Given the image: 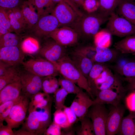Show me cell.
I'll list each match as a JSON object with an SVG mask.
<instances>
[{
	"instance_id": "30",
	"label": "cell",
	"mask_w": 135,
	"mask_h": 135,
	"mask_svg": "<svg viewBox=\"0 0 135 135\" xmlns=\"http://www.w3.org/2000/svg\"><path fill=\"white\" fill-rule=\"evenodd\" d=\"M120 0H99L100 6L98 12L109 17L115 10Z\"/></svg>"
},
{
	"instance_id": "39",
	"label": "cell",
	"mask_w": 135,
	"mask_h": 135,
	"mask_svg": "<svg viewBox=\"0 0 135 135\" xmlns=\"http://www.w3.org/2000/svg\"><path fill=\"white\" fill-rule=\"evenodd\" d=\"M19 97L15 100L8 101L0 104V124H3L5 119L9 114L12 107Z\"/></svg>"
},
{
	"instance_id": "21",
	"label": "cell",
	"mask_w": 135,
	"mask_h": 135,
	"mask_svg": "<svg viewBox=\"0 0 135 135\" xmlns=\"http://www.w3.org/2000/svg\"><path fill=\"white\" fill-rule=\"evenodd\" d=\"M12 27L17 34L26 27V22L20 7L7 10Z\"/></svg>"
},
{
	"instance_id": "44",
	"label": "cell",
	"mask_w": 135,
	"mask_h": 135,
	"mask_svg": "<svg viewBox=\"0 0 135 135\" xmlns=\"http://www.w3.org/2000/svg\"><path fill=\"white\" fill-rule=\"evenodd\" d=\"M75 51L82 54L92 61L96 52L95 46H88L80 48L76 50Z\"/></svg>"
},
{
	"instance_id": "27",
	"label": "cell",
	"mask_w": 135,
	"mask_h": 135,
	"mask_svg": "<svg viewBox=\"0 0 135 135\" xmlns=\"http://www.w3.org/2000/svg\"><path fill=\"white\" fill-rule=\"evenodd\" d=\"M20 72L13 66L5 74L0 76V90L6 85L19 80Z\"/></svg>"
},
{
	"instance_id": "11",
	"label": "cell",
	"mask_w": 135,
	"mask_h": 135,
	"mask_svg": "<svg viewBox=\"0 0 135 135\" xmlns=\"http://www.w3.org/2000/svg\"><path fill=\"white\" fill-rule=\"evenodd\" d=\"M110 108L106 124V135L117 134L126 110V107L120 103Z\"/></svg>"
},
{
	"instance_id": "25",
	"label": "cell",
	"mask_w": 135,
	"mask_h": 135,
	"mask_svg": "<svg viewBox=\"0 0 135 135\" xmlns=\"http://www.w3.org/2000/svg\"><path fill=\"white\" fill-rule=\"evenodd\" d=\"M51 97H50L48 94L39 92L31 98L28 110V112L34 110L37 108H42L46 106L49 103Z\"/></svg>"
},
{
	"instance_id": "17",
	"label": "cell",
	"mask_w": 135,
	"mask_h": 135,
	"mask_svg": "<svg viewBox=\"0 0 135 135\" xmlns=\"http://www.w3.org/2000/svg\"><path fill=\"white\" fill-rule=\"evenodd\" d=\"M116 9L117 14L127 20L135 26L134 0H120Z\"/></svg>"
},
{
	"instance_id": "53",
	"label": "cell",
	"mask_w": 135,
	"mask_h": 135,
	"mask_svg": "<svg viewBox=\"0 0 135 135\" xmlns=\"http://www.w3.org/2000/svg\"><path fill=\"white\" fill-rule=\"evenodd\" d=\"M14 132V135H34L32 132L21 129Z\"/></svg>"
},
{
	"instance_id": "16",
	"label": "cell",
	"mask_w": 135,
	"mask_h": 135,
	"mask_svg": "<svg viewBox=\"0 0 135 135\" xmlns=\"http://www.w3.org/2000/svg\"><path fill=\"white\" fill-rule=\"evenodd\" d=\"M21 94V86L19 79L8 84L0 90V104L15 100Z\"/></svg>"
},
{
	"instance_id": "55",
	"label": "cell",
	"mask_w": 135,
	"mask_h": 135,
	"mask_svg": "<svg viewBox=\"0 0 135 135\" xmlns=\"http://www.w3.org/2000/svg\"><path fill=\"white\" fill-rule=\"evenodd\" d=\"M9 32L8 30L0 26V36Z\"/></svg>"
},
{
	"instance_id": "54",
	"label": "cell",
	"mask_w": 135,
	"mask_h": 135,
	"mask_svg": "<svg viewBox=\"0 0 135 135\" xmlns=\"http://www.w3.org/2000/svg\"><path fill=\"white\" fill-rule=\"evenodd\" d=\"M126 80L129 83V88L132 90H135V78L128 79Z\"/></svg>"
},
{
	"instance_id": "47",
	"label": "cell",
	"mask_w": 135,
	"mask_h": 135,
	"mask_svg": "<svg viewBox=\"0 0 135 135\" xmlns=\"http://www.w3.org/2000/svg\"><path fill=\"white\" fill-rule=\"evenodd\" d=\"M62 110L66 114L69 122L72 125L78 120V117L75 112L69 107L64 106Z\"/></svg>"
},
{
	"instance_id": "32",
	"label": "cell",
	"mask_w": 135,
	"mask_h": 135,
	"mask_svg": "<svg viewBox=\"0 0 135 135\" xmlns=\"http://www.w3.org/2000/svg\"><path fill=\"white\" fill-rule=\"evenodd\" d=\"M59 86L58 80L55 76H48L42 79V89L44 92L48 94L54 93Z\"/></svg>"
},
{
	"instance_id": "19",
	"label": "cell",
	"mask_w": 135,
	"mask_h": 135,
	"mask_svg": "<svg viewBox=\"0 0 135 135\" xmlns=\"http://www.w3.org/2000/svg\"><path fill=\"white\" fill-rule=\"evenodd\" d=\"M70 58L77 68L87 79L89 74L94 63V62L75 51L71 53Z\"/></svg>"
},
{
	"instance_id": "23",
	"label": "cell",
	"mask_w": 135,
	"mask_h": 135,
	"mask_svg": "<svg viewBox=\"0 0 135 135\" xmlns=\"http://www.w3.org/2000/svg\"><path fill=\"white\" fill-rule=\"evenodd\" d=\"M120 135H135V112H130L123 117L117 134Z\"/></svg>"
},
{
	"instance_id": "2",
	"label": "cell",
	"mask_w": 135,
	"mask_h": 135,
	"mask_svg": "<svg viewBox=\"0 0 135 135\" xmlns=\"http://www.w3.org/2000/svg\"><path fill=\"white\" fill-rule=\"evenodd\" d=\"M59 72L64 77L77 84L80 88L85 90L93 98L88 80L77 68L70 57L65 56L57 62Z\"/></svg>"
},
{
	"instance_id": "9",
	"label": "cell",
	"mask_w": 135,
	"mask_h": 135,
	"mask_svg": "<svg viewBox=\"0 0 135 135\" xmlns=\"http://www.w3.org/2000/svg\"><path fill=\"white\" fill-rule=\"evenodd\" d=\"M42 77L26 70L20 72L22 94L31 99L42 89Z\"/></svg>"
},
{
	"instance_id": "43",
	"label": "cell",
	"mask_w": 135,
	"mask_h": 135,
	"mask_svg": "<svg viewBox=\"0 0 135 135\" xmlns=\"http://www.w3.org/2000/svg\"><path fill=\"white\" fill-rule=\"evenodd\" d=\"M6 10L0 8V26L10 32H14L11 25L8 14Z\"/></svg>"
},
{
	"instance_id": "33",
	"label": "cell",
	"mask_w": 135,
	"mask_h": 135,
	"mask_svg": "<svg viewBox=\"0 0 135 135\" xmlns=\"http://www.w3.org/2000/svg\"><path fill=\"white\" fill-rule=\"evenodd\" d=\"M20 40L17 34L8 32L0 36V48L20 46Z\"/></svg>"
},
{
	"instance_id": "20",
	"label": "cell",
	"mask_w": 135,
	"mask_h": 135,
	"mask_svg": "<svg viewBox=\"0 0 135 135\" xmlns=\"http://www.w3.org/2000/svg\"><path fill=\"white\" fill-rule=\"evenodd\" d=\"M95 46L96 54L93 60L94 63H103L115 60L120 54L115 48L108 47Z\"/></svg>"
},
{
	"instance_id": "48",
	"label": "cell",
	"mask_w": 135,
	"mask_h": 135,
	"mask_svg": "<svg viewBox=\"0 0 135 135\" xmlns=\"http://www.w3.org/2000/svg\"><path fill=\"white\" fill-rule=\"evenodd\" d=\"M120 56V54L116 60V63L114 67L115 70L118 73L124 65L130 61L126 58Z\"/></svg>"
},
{
	"instance_id": "49",
	"label": "cell",
	"mask_w": 135,
	"mask_h": 135,
	"mask_svg": "<svg viewBox=\"0 0 135 135\" xmlns=\"http://www.w3.org/2000/svg\"><path fill=\"white\" fill-rule=\"evenodd\" d=\"M110 70L106 68L96 79L94 82L96 88L98 92V87L106 80L108 73Z\"/></svg>"
},
{
	"instance_id": "34",
	"label": "cell",
	"mask_w": 135,
	"mask_h": 135,
	"mask_svg": "<svg viewBox=\"0 0 135 135\" xmlns=\"http://www.w3.org/2000/svg\"><path fill=\"white\" fill-rule=\"evenodd\" d=\"M81 126L77 133L78 135H95L94 128L92 122L88 117L86 116L79 119Z\"/></svg>"
},
{
	"instance_id": "37",
	"label": "cell",
	"mask_w": 135,
	"mask_h": 135,
	"mask_svg": "<svg viewBox=\"0 0 135 135\" xmlns=\"http://www.w3.org/2000/svg\"><path fill=\"white\" fill-rule=\"evenodd\" d=\"M59 85L61 87L65 89L69 94H76L78 93L81 88L71 80L63 77L58 80Z\"/></svg>"
},
{
	"instance_id": "40",
	"label": "cell",
	"mask_w": 135,
	"mask_h": 135,
	"mask_svg": "<svg viewBox=\"0 0 135 135\" xmlns=\"http://www.w3.org/2000/svg\"><path fill=\"white\" fill-rule=\"evenodd\" d=\"M118 73L125 77V80L135 78V61L130 60L128 62Z\"/></svg>"
},
{
	"instance_id": "29",
	"label": "cell",
	"mask_w": 135,
	"mask_h": 135,
	"mask_svg": "<svg viewBox=\"0 0 135 135\" xmlns=\"http://www.w3.org/2000/svg\"><path fill=\"white\" fill-rule=\"evenodd\" d=\"M36 8L39 16L52 13L56 4L52 0H31Z\"/></svg>"
},
{
	"instance_id": "12",
	"label": "cell",
	"mask_w": 135,
	"mask_h": 135,
	"mask_svg": "<svg viewBox=\"0 0 135 135\" xmlns=\"http://www.w3.org/2000/svg\"><path fill=\"white\" fill-rule=\"evenodd\" d=\"M38 52L44 58L54 62H57L66 56L65 50L64 46L53 40L43 44Z\"/></svg>"
},
{
	"instance_id": "7",
	"label": "cell",
	"mask_w": 135,
	"mask_h": 135,
	"mask_svg": "<svg viewBox=\"0 0 135 135\" xmlns=\"http://www.w3.org/2000/svg\"><path fill=\"white\" fill-rule=\"evenodd\" d=\"M109 112L104 104H94L88 109L86 116L91 120L95 135H106V124Z\"/></svg>"
},
{
	"instance_id": "13",
	"label": "cell",
	"mask_w": 135,
	"mask_h": 135,
	"mask_svg": "<svg viewBox=\"0 0 135 135\" xmlns=\"http://www.w3.org/2000/svg\"><path fill=\"white\" fill-rule=\"evenodd\" d=\"M78 34L74 29L62 26L57 28L48 36L60 44L64 46L76 43L78 40Z\"/></svg>"
},
{
	"instance_id": "24",
	"label": "cell",
	"mask_w": 135,
	"mask_h": 135,
	"mask_svg": "<svg viewBox=\"0 0 135 135\" xmlns=\"http://www.w3.org/2000/svg\"><path fill=\"white\" fill-rule=\"evenodd\" d=\"M82 89L76 94L78 102V108L76 115L79 119L86 116L88 109L93 104V100H91Z\"/></svg>"
},
{
	"instance_id": "56",
	"label": "cell",
	"mask_w": 135,
	"mask_h": 135,
	"mask_svg": "<svg viewBox=\"0 0 135 135\" xmlns=\"http://www.w3.org/2000/svg\"><path fill=\"white\" fill-rule=\"evenodd\" d=\"M72 1L78 6H82L84 0H72Z\"/></svg>"
},
{
	"instance_id": "22",
	"label": "cell",
	"mask_w": 135,
	"mask_h": 135,
	"mask_svg": "<svg viewBox=\"0 0 135 135\" xmlns=\"http://www.w3.org/2000/svg\"><path fill=\"white\" fill-rule=\"evenodd\" d=\"M114 46L121 54L135 55V35L125 37L116 42Z\"/></svg>"
},
{
	"instance_id": "10",
	"label": "cell",
	"mask_w": 135,
	"mask_h": 135,
	"mask_svg": "<svg viewBox=\"0 0 135 135\" xmlns=\"http://www.w3.org/2000/svg\"><path fill=\"white\" fill-rule=\"evenodd\" d=\"M60 27L57 19L51 13L40 16L36 23L30 29L35 35L41 37L49 36L51 33Z\"/></svg>"
},
{
	"instance_id": "51",
	"label": "cell",
	"mask_w": 135,
	"mask_h": 135,
	"mask_svg": "<svg viewBox=\"0 0 135 135\" xmlns=\"http://www.w3.org/2000/svg\"><path fill=\"white\" fill-rule=\"evenodd\" d=\"M10 126L0 124V135H14V132Z\"/></svg>"
},
{
	"instance_id": "8",
	"label": "cell",
	"mask_w": 135,
	"mask_h": 135,
	"mask_svg": "<svg viewBox=\"0 0 135 135\" xmlns=\"http://www.w3.org/2000/svg\"><path fill=\"white\" fill-rule=\"evenodd\" d=\"M52 13L57 19L60 27L73 29L80 17L70 6L63 2L56 4Z\"/></svg>"
},
{
	"instance_id": "3",
	"label": "cell",
	"mask_w": 135,
	"mask_h": 135,
	"mask_svg": "<svg viewBox=\"0 0 135 135\" xmlns=\"http://www.w3.org/2000/svg\"><path fill=\"white\" fill-rule=\"evenodd\" d=\"M87 13L80 17L74 29L78 34L90 38L94 37L101 26L108 21L109 17L98 12Z\"/></svg>"
},
{
	"instance_id": "57",
	"label": "cell",
	"mask_w": 135,
	"mask_h": 135,
	"mask_svg": "<svg viewBox=\"0 0 135 135\" xmlns=\"http://www.w3.org/2000/svg\"><path fill=\"white\" fill-rule=\"evenodd\" d=\"M135 1V0H134Z\"/></svg>"
},
{
	"instance_id": "14",
	"label": "cell",
	"mask_w": 135,
	"mask_h": 135,
	"mask_svg": "<svg viewBox=\"0 0 135 135\" xmlns=\"http://www.w3.org/2000/svg\"><path fill=\"white\" fill-rule=\"evenodd\" d=\"M125 91L115 88L100 90L93 100V104H109L116 106L120 103Z\"/></svg>"
},
{
	"instance_id": "58",
	"label": "cell",
	"mask_w": 135,
	"mask_h": 135,
	"mask_svg": "<svg viewBox=\"0 0 135 135\" xmlns=\"http://www.w3.org/2000/svg\"></svg>"
},
{
	"instance_id": "1",
	"label": "cell",
	"mask_w": 135,
	"mask_h": 135,
	"mask_svg": "<svg viewBox=\"0 0 135 135\" xmlns=\"http://www.w3.org/2000/svg\"><path fill=\"white\" fill-rule=\"evenodd\" d=\"M52 98L45 107L36 109L29 112L28 115L23 124L21 129L32 133L34 135L43 134L52 123L51 109Z\"/></svg>"
},
{
	"instance_id": "45",
	"label": "cell",
	"mask_w": 135,
	"mask_h": 135,
	"mask_svg": "<svg viewBox=\"0 0 135 135\" xmlns=\"http://www.w3.org/2000/svg\"><path fill=\"white\" fill-rule=\"evenodd\" d=\"M125 102L126 107L130 112H135V90H132L126 96Z\"/></svg>"
},
{
	"instance_id": "28",
	"label": "cell",
	"mask_w": 135,
	"mask_h": 135,
	"mask_svg": "<svg viewBox=\"0 0 135 135\" xmlns=\"http://www.w3.org/2000/svg\"><path fill=\"white\" fill-rule=\"evenodd\" d=\"M114 88L125 90L120 80L116 76L113 74L110 70L106 80L98 87V90L99 92L104 89Z\"/></svg>"
},
{
	"instance_id": "18",
	"label": "cell",
	"mask_w": 135,
	"mask_h": 135,
	"mask_svg": "<svg viewBox=\"0 0 135 135\" xmlns=\"http://www.w3.org/2000/svg\"><path fill=\"white\" fill-rule=\"evenodd\" d=\"M20 8L26 27L30 29L36 23L39 17L36 8L31 0L24 1Z\"/></svg>"
},
{
	"instance_id": "6",
	"label": "cell",
	"mask_w": 135,
	"mask_h": 135,
	"mask_svg": "<svg viewBox=\"0 0 135 135\" xmlns=\"http://www.w3.org/2000/svg\"><path fill=\"white\" fill-rule=\"evenodd\" d=\"M29 98L21 94L4 121L12 128L18 127L26 120L30 102Z\"/></svg>"
},
{
	"instance_id": "41",
	"label": "cell",
	"mask_w": 135,
	"mask_h": 135,
	"mask_svg": "<svg viewBox=\"0 0 135 135\" xmlns=\"http://www.w3.org/2000/svg\"><path fill=\"white\" fill-rule=\"evenodd\" d=\"M24 0H0V8L6 10L21 7Z\"/></svg>"
},
{
	"instance_id": "4",
	"label": "cell",
	"mask_w": 135,
	"mask_h": 135,
	"mask_svg": "<svg viewBox=\"0 0 135 135\" xmlns=\"http://www.w3.org/2000/svg\"><path fill=\"white\" fill-rule=\"evenodd\" d=\"M22 64L25 70L42 77L55 76L60 73L57 62H53L44 58L30 59L23 62Z\"/></svg>"
},
{
	"instance_id": "38",
	"label": "cell",
	"mask_w": 135,
	"mask_h": 135,
	"mask_svg": "<svg viewBox=\"0 0 135 135\" xmlns=\"http://www.w3.org/2000/svg\"><path fill=\"white\" fill-rule=\"evenodd\" d=\"M54 93L55 108L56 110L62 109L64 106L66 97L69 93L62 87L58 88Z\"/></svg>"
},
{
	"instance_id": "46",
	"label": "cell",
	"mask_w": 135,
	"mask_h": 135,
	"mask_svg": "<svg viewBox=\"0 0 135 135\" xmlns=\"http://www.w3.org/2000/svg\"><path fill=\"white\" fill-rule=\"evenodd\" d=\"M61 128L58 125L52 122L45 130L43 134L46 135H62Z\"/></svg>"
},
{
	"instance_id": "36",
	"label": "cell",
	"mask_w": 135,
	"mask_h": 135,
	"mask_svg": "<svg viewBox=\"0 0 135 135\" xmlns=\"http://www.w3.org/2000/svg\"><path fill=\"white\" fill-rule=\"evenodd\" d=\"M53 122L58 125L62 128H67L71 126L62 109L56 110L53 114Z\"/></svg>"
},
{
	"instance_id": "50",
	"label": "cell",
	"mask_w": 135,
	"mask_h": 135,
	"mask_svg": "<svg viewBox=\"0 0 135 135\" xmlns=\"http://www.w3.org/2000/svg\"><path fill=\"white\" fill-rule=\"evenodd\" d=\"M53 2L56 4L61 2H65L70 6L80 16L83 14L79 10L78 6L72 1V0H52Z\"/></svg>"
},
{
	"instance_id": "15",
	"label": "cell",
	"mask_w": 135,
	"mask_h": 135,
	"mask_svg": "<svg viewBox=\"0 0 135 135\" xmlns=\"http://www.w3.org/2000/svg\"><path fill=\"white\" fill-rule=\"evenodd\" d=\"M0 60L12 66L22 64L25 53L20 46H6L0 48Z\"/></svg>"
},
{
	"instance_id": "42",
	"label": "cell",
	"mask_w": 135,
	"mask_h": 135,
	"mask_svg": "<svg viewBox=\"0 0 135 135\" xmlns=\"http://www.w3.org/2000/svg\"><path fill=\"white\" fill-rule=\"evenodd\" d=\"M99 6V0H84L82 6L88 13L96 12L98 11Z\"/></svg>"
},
{
	"instance_id": "31",
	"label": "cell",
	"mask_w": 135,
	"mask_h": 135,
	"mask_svg": "<svg viewBox=\"0 0 135 135\" xmlns=\"http://www.w3.org/2000/svg\"><path fill=\"white\" fill-rule=\"evenodd\" d=\"M112 35L106 28L99 30L94 37L95 46L108 47L111 43Z\"/></svg>"
},
{
	"instance_id": "35",
	"label": "cell",
	"mask_w": 135,
	"mask_h": 135,
	"mask_svg": "<svg viewBox=\"0 0 135 135\" xmlns=\"http://www.w3.org/2000/svg\"><path fill=\"white\" fill-rule=\"evenodd\" d=\"M20 47L25 54H33L38 51L40 48L37 41L32 38H27L21 43Z\"/></svg>"
},
{
	"instance_id": "5",
	"label": "cell",
	"mask_w": 135,
	"mask_h": 135,
	"mask_svg": "<svg viewBox=\"0 0 135 135\" xmlns=\"http://www.w3.org/2000/svg\"><path fill=\"white\" fill-rule=\"evenodd\" d=\"M106 28L112 35L120 37L135 35V26L114 12L110 16Z\"/></svg>"
},
{
	"instance_id": "26",
	"label": "cell",
	"mask_w": 135,
	"mask_h": 135,
	"mask_svg": "<svg viewBox=\"0 0 135 135\" xmlns=\"http://www.w3.org/2000/svg\"><path fill=\"white\" fill-rule=\"evenodd\" d=\"M106 68L101 63H95L89 74L87 79L93 96V94L96 96L98 93L95 86V81Z\"/></svg>"
},
{
	"instance_id": "52",
	"label": "cell",
	"mask_w": 135,
	"mask_h": 135,
	"mask_svg": "<svg viewBox=\"0 0 135 135\" xmlns=\"http://www.w3.org/2000/svg\"><path fill=\"white\" fill-rule=\"evenodd\" d=\"M12 66L0 60V76L5 74Z\"/></svg>"
}]
</instances>
